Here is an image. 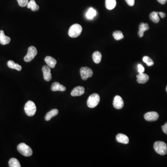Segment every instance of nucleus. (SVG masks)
Returning a JSON list of instances; mask_svg holds the SVG:
<instances>
[{"mask_svg": "<svg viewBox=\"0 0 167 167\" xmlns=\"http://www.w3.org/2000/svg\"><path fill=\"white\" fill-rule=\"evenodd\" d=\"M82 31V27L78 24H75L71 26L68 31V35L71 38H76L81 35Z\"/></svg>", "mask_w": 167, "mask_h": 167, "instance_id": "nucleus-1", "label": "nucleus"}, {"mask_svg": "<svg viewBox=\"0 0 167 167\" xmlns=\"http://www.w3.org/2000/svg\"><path fill=\"white\" fill-rule=\"evenodd\" d=\"M154 148L156 152L159 155L163 156L167 153V145L163 142L157 141L155 142Z\"/></svg>", "mask_w": 167, "mask_h": 167, "instance_id": "nucleus-2", "label": "nucleus"}, {"mask_svg": "<svg viewBox=\"0 0 167 167\" xmlns=\"http://www.w3.org/2000/svg\"><path fill=\"white\" fill-rule=\"evenodd\" d=\"M17 150L20 154L25 157H28L32 156L33 151L31 148L25 144V143H21L17 146Z\"/></svg>", "mask_w": 167, "mask_h": 167, "instance_id": "nucleus-3", "label": "nucleus"}, {"mask_svg": "<svg viewBox=\"0 0 167 167\" xmlns=\"http://www.w3.org/2000/svg\"><path fill=\"white\" fill-rule=\"evenodd\" d=\"M24 110L26 114L29 117H32L34 115L36 111V107L34 102L28 101L25 104Z\"/></svg>", "mask_w": 167, "mask_h": 167, "instance_id": "nucleus-4", "label": "nucleus"}, {"mask_svg": "<svg viewBox=\"0 0 167 167\" xmlns=\"http://www.w3.org/2000/svg\"><path fill=\"white\" fill-rule=\"evenodd\" d=\"M100 101V97L97 93H93L89 96L87 102L88 106L91 108H93L98 105Z\"/></svg>", "mask_w": 167, "mask_h": 167, "instance_id": "nucleus-5", "label": "nucleus"}, {"mask_svg": "<svg viewBox=\"0 0 167 167\" xmlns=\"http://www.w3.org/2000/svg\"><path fill=\"white\" fill-rule=\"evenodd\" d=\"M37 50L36 48L31 46L28 49V53L24 58V61L27 62H30L37 55Z\"/></svg>", "mask_w": 167, "mask_h": 167, "instance_id": "nucleus-6", "label": "nucleus"}, {"mask_svg": "<svg viewBox=\"0 0 167 167\" xmlns=\"http://www.w3.org/2000/svg\"><path fill=\"white\" fill-rule=\"evenodd\" d=\"M81 77L84 81H86L89 78H91L93 74L92 70L88 67H82L80 70Z\"/></svg>", "mask_w": 167, "mask_h": 167, "instance_id": "nucleus-7", "label": "nucleus"}, {"mask_svg": "<svg viewBox=\"0 0 167 167\" xmlns=\"http://www.w3.org/2000/svg\"><path fill=\"white\" fill-rule=\"evenodd\" d=\"M159 118V114L155 111H151L146 113L145 115V119L147 121L153 122L157 120Z\"/></svg>", "mask_w": 167, "mask_h": 167, "instance_id": "nucleus-8", "label": "nucleus"}, {"mask_svg": "<svg viewBox=\"0 0 167 167\" xmlns=\"http://www.w3.org/2000/svg\"><path fill=\"white\" fill-rule=\"evenodd\" d=\"M113 105L115 108L119 110L123 108L124 107V103L122 98L118 95L116 96L114 99Z\"/></svg>", "mask_w": 167, "mask_h": 167, "instance_id": "nucleus-9", "label": "nucleus"}, {"mask_svg": "<svg viewBox=\"0 0 167 167\" xmlns=\"http://www.w3.org/2000/svg\"><path fill=\"white\" fill-rule=\"evenodd\" d=\"M44 80L46 81H49L52 79V74L51 73L50 67L48 66H44L42 68Z\"/></svg>", "mask_w": 167, "mask_h": 167, "instance_id": "nucleus-10", "label": "nucleus"}, {"mask_svg": "<svg viewBox=\"0 0 167 167\" xmlns=\"http://www.w3.org/2000/svg\"><path fill=\"white\" fill-rule=\"evenodd\" d=\"M85 92V88L83 86H78L76 87L72 90L71 93L72 96L73 97L75 96H80L84 93Z\"/></svg>", "mask_w": 167, "mask_h": 167, "instance_id": "nucleus-11", "label": "nucleus"}, {"mask_svg": "<svg viewBox=\"0 0 167 167\" xmlns=\"http://www.w3.org/2000/svg\"><path fill=\"white\" fill-rule=\"evenodd\" d=\"M51 89L53 92H56V91L64 92L66 90V88L63 85L60 84V83L55 82L53 83L51 86Z\"/></svg>", "mask_w": 167, "mask_h": 167, "instance_id": "nucleus-12", "label": "nucleus"}, {"mask_svg": "<svg viewBox=\"0 0 167 167\" xmlns=\"http://www.w3.org/2000/svg\"><path fill=\"white\" fill-rule=\"evenodd\" d=\"M11 39L10 37L6 36L4 34L3 30L0 31V44L2 45H7L10 42Z\"/></svg>", "mask_w": 167, "mask_h": 167, "instance_id": "nucleus-13", "label": "nucleus"}, {"mask_svg": "<svg viewBox=\"0 0 167 167\" xmlns=\"http://www.w3.org/2000/svg\"><path fill=\"white\" fill-rule=\"evenodd\" d=\"M137 82L139 84H145L149 80V76L147 74L143 73H139L136 76Z\"/></svg>", "mask_w": 167, "mask_h": 167, "instance_id": "nucleus-14", "label": "nucleus"}, {"mask_svg": "<svg viewBox=\"0 0 167 167\" xmlns=\"http://www.w3.org/2000/svg\"><path fill=\"white\" fill-rule=\"evenodd\" d=\"M149 29V26L147 23H141L139 26V31L138 32V36L140 37H143L144 32L147 31Z\"/></svg>", "mask_w": 167, "mask_h": 167, "instance_id": "nucleus-15", "label": "nucleus"}, {"mask_svg": "<svg viewBox=\"0 0 167 167\" xmlns=\"http://www.w3.org/2000/svg\"><path fill=\"white\" fill-rule=\"evenodd\" d=\"M116 140L118 142L124 144H128L129 142V139L128 136L125 134L121 133L117 135L116 136Z\"/></svg>", "mask_w": 167, "mask_h": 167, "instance_id": "nucleus-16", "label": "nucleus"}, {"mask_svg": "<svg viewBox=\"0 0 167 167\" xmlns=\"http://www.w3.org/2000/svg\"><path fill=\"white\" fill-rule=\"evenodd\" d=\"M45 63L48 65V66L50 68H54L55 66L57 61L55 59L51 56H46L45 59Z\"/></svg>", "mask_w": 167, "mask_h": 167, "instance_id": "nucleus-17", "label": "nucleus"}, {"mask_svg": "<svg viewBox=\"0 0 167 167\" xmlns=\"http://www.w3.org/2000/svg\"><path fill=\"white\" fill-rule=\"evenodd\" d=\"M28 8H30L33 11H37L39 9V7L37 5L34 0H31L27 5Z\"/></svg>", "mask_w": 167, "mask_h": 167, "instance_id": "nucleus-18", "label": "nucleus"}, {"mask_svg": "<svg viewBox=\"0 0 167 167\" xmlns=\"http://www.w3.org/2000/svg\"><path fill=\"white\" fill-rule=\"evenodd\" d=\"M105 7L108 10H113L116 6V0H105Z\"/></svg>", "mask_w": 167, "mask_h": 167, "instance_id": "nucleus-19", "label": "nucleus"}, {"mask_svg": "<svg viewBox=\"0 0 167 167\" xmlns=\"http://www.w3.org/2000/svg\"><path fill=\"white\" fill-rule=\"evenodd\" d=\"M7 66L11 69H16L18 71L22 70V67L18 64L15 63L13 60H9L7 63Z\"/></svg>", "mask_w": 167, "mask_h": 167, "instance_id": "nucleus-20", "label": "nucleus"}, {"mask_svg": "<svg viewBox=\"0 0 167 167\" xmlns=\"http://www.w3.org/2000/svg\"><path fill=\"white\" fill-rule=\"evenodd\" d=\"M97 14V11L92 7H90L86 13V17L88 19L91 20L96 16Z\"/></svg>", "mask_w": 167, "mask_h": 167, "instance_id": "nucleus-21", "label": "nucleus"}, {"mask_svg": "<svg viewBox=\"0 0 167 167\" xmlns=\"http://www.w3.org/2000/svg\"><path fill=\"white\" fill-rule=\"evenodd\" d=\"M58 113H59V111H58V110H51L48 113L46 114L45 116V120L49 121L52 118L57 115Z\"/></svg>", "mask_w": 167, "mask_h": 167, "instance_id": "nucleus-22", "label": "nucleus"}, {"mask_svg": "<svg viewBox=\"0 0 167 167\" xmlns=\"http://www.w3.org/2000/svg\"><path fill=\"white\" fill-rule=\"evenodd\" d=\"M92 59L96 64H99L101 61L102 54L98 51H96L93 54Z\"/></svg>", "mask_w": 167, "mask_h": 167, "instance_id": "nucleus-23", "label": "nucleus"}, {"mask_svg": "<svg viewBox=\"0 0 167 167\" xmlns=\"http://www.w3.org/2000/svg\"><path fill=\"white\" fill-rule=\"evenodd\" d=\"M8 164L10 167H21L20 162L15 158H12L9 160Z\"/></svg>", "mask_w": 167, "mask_h": 167, "instance_id": "nucleus-24", "label": "nucleus"}, {"mask_svg": "<svg viewBox=\"0 0 167 167\" xmlns=\"http://www.w3.org/2000/svg\"><path fill=\"white\" fill-rule=\"evenodd\" d=\"M150 18L151 20L155 23H157L160 21V18L158 16V13L153 12L150 14Z\"/></svg>", "mask_w": 167, "mask_h": 167, "instance_id": "nucleus-25", "label": "nucleus"}, {"mask_svg": "<svg viewBox=\"0 0 167 167\" xmlns=\"http://www.w3.org/2000/svg\"><path fill=\"white\" fill-rule=\"evenodd\" d=\"M113 36L116 40H119L124 38V35L120 31H116L113 33Z\"/></svg>", "mask_w": 167, "mask_h": 167, "instance_id": "nucleus-26", "label": "nucleus"}, {"mask_svg": "<svg viewBox=\"0 0 167 167\" xmlns=\"http://www.w3.org/2000/svg\"><path fill=\"white\" fill-rule=\"evenodd\" d=\"M142 60L147 64L148 66H151L154 65V61L148 56H144L142 58Z\"/></svg>", "mask_w": 167, "mask_h": 167, "instance_id": "nucleus-27", "label": "nucleus"}, {"mask_svg": "<svg viewBox=\"0 0 167 167\" xmlns=\"http://www.w3.org/2000/svg\"><path fill=\"white\" fill-rule=\"evenodd\" d=\"M18 3L20 6L22 7H24L27 5L28 3V0H17Z\"/></svg>", "mask_w": 167, "mask_h": 167, "instance_id": "nucleus-28", "label": "nucleus"}, {"mask_svg": "<svg viewBox=\"0 0 167 167\" xmlns=\"http://www.w3.org/2000/svg\"><path fill=\"white\" fill-rule=\"evenodd\" d=\"M137 67H138V71L139 73H143L145 71V68L141 64H139Z\"/></svg>", "mask_w": 167, "mask_h": 167, "instance_id": "nucleus-29", "label": "nucleus"}, {"mask_svg": "<svg viewBox=\"0 0 167 167\" xmlns=\"http://www.w3.org/2000/svg\"><path fill=\"white\" fill-rule=\"evenodd\" d=\"M125 1L130 6H133L135 4V0H125Z\"/></svg>", "mask_w": 167, "mask_h": 167, "instance_id": "nucleus-30", "label": "nucleus"}, {"mask_svg": "<svg viewBox=\"0 0 167 167\" xmlns=\"http://www.w3.org/2000/svg\"><path fill=\"white\" fill-rule=\"evenodd\" d=\"M162 128L163 131L167 135V122L165 125L162 126Z\"/></svg>", "mask_w": 167, "mask_h": 167, "instance_id": "nucleus-31", "label": "nucleus"}, {"mask_svg": "<svg viewBox=\"0 0 167 167\" xmlns=\"http://www.w3.org/2000/svg\"><path fill=\"white\" fill-rule=\"evenodd\" d=\"M158 14L160 15V16L162 18H164L166 16V14H165L163 12H159L158 13Z\"/></svg>", "mask_w": 167, "mask_h": 167, "instance_id": "nucleus-32", "label": "nucleus"}, {"mask_svg": "<svg viewBox=\"0 0 167 167\" xmlns=\"http://www.w3.org/2000/svg\"><path fill=\"white\" fill-rule=\"evenodd\" d=\"M157 1L162 4H165L167 2V0H157Z\"/></svg>", "mask_w": 167, "mask_h": 167, "instance_id": "nucleus-33", "label": "nucleus"}, {"mask_svg": "<svg viewBox=\"0 0 167 167\" xmlns=\"http://www.w3.org/2000/svg\"><path fill=\"white\" fill-rule=\"evenodd\" d=\"M166 90H167V87H166Z\"/></svg>", "mask_w": 167, "mask_h": 167, "instance_id": "nucleus-34", "label": "nucleus"}]
</instances>
